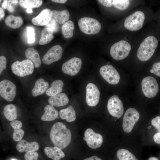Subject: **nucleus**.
Wrapping results in <instances>:
<instances>
[{
	"label": "nucleus",
	"instance_id": "f257e3e1",
	"mask_svg": "<svg viewBox=\"0 0 160 160\" xmlns=\"http://www.w3.org/2000/svg\"><path fill=\"white\" fill-rule=\"evenodd\" d=\"M50 137L54 145L62 149L70 144L71 134L70 129L64 124L57 122L53 124L51 129Z\"/></svg>",
	"mask_w": 160,
	"mask_h": 160
},
{
	"label": "nucleus",
	"instance_id": "f03ea898",
	"mask_svg": "<svg viewBox=\"0 0 160 160\" xmlns=\"http://www.w3.org/2000/svg\"><path fill=\"white\" fill-rule=\"evenodd\" d=\"M158 44L154 36H149L145 38L140 45L138 49L137 56L142 61H146L153 56Z\"/></svg>",
	"mask_w": 160,
	"mask_h": 160
},
{
	"label": "nucleus",
	"instance_id": "7ed1b4c3",
	"mask_svg": "<svg viewBox=\"0 0 160 160\" xmlns=\"http://www.w3.org/2000/svg\"><path fill=\"white\" fill-rule=\"evenodd\" d=\"M78 24L80 30L83 33L88 35L98 33L101 29V25L97 20L89 17L80 18Z\"/></svg>",
	"mask_w": 160,
	"mask_h": 160
},
{
	"label": "nucleus",
	"instance_id": "20e7f679",
	"mask_svg": "<svg viewBox=\"0 0 160 160\" xmlns=\"http://www.w3.org/2000/svg\"><path fill=\"white\" fill-rule=\"evenodd\" d=\"M131 46L126 41L122 40L114 44L111 47L110 54L115 60H120L126 58L130 51Z\"/></svg>",
	"mask_w": 160,
	"mask_h": 160
},
{
	"label": "nucleus",
	"instance_id": "39448f33",
	"mask_svg": "<svg viewBox=\"0 0 160 160\" xmlns=\"http://www.w3.org/2000/svg\"><path fill=\"white\" fill-rule=\"evenodd\" d=\"M145 19V15L142 12L136 11L125 19L124 26L126 29L131 31L138 30L142 27Z\"/></svg>",
	"mask_w": 160,
	"mask_h": 160
},
{
	"label": "nucleus",
	"instance_id": "423d86ee",
	"mask_svg": "<svg viewBox=\"0 0 160 160\" xmlns=\"http://www.w3.org/2000/svg\"><path fill=\"white\" fill-rule=\"evenodd\" d=\"M11 68L13 73L15 75L23 77L32 74L34 66L31 61L27 59L22 61H15L12 64Z\"/></svg>",
	"mask_w": 160,
	"mask_h": 160
},
{
	"label": "nucleus",
	"instance_id": "0eeeda50",
	"mask_svg": "<svg viewBox=\"0 0 160 160\" xmlns=\"http://www.w3.org/2000/svg\"><path fill=\"white\" fill-rule=\"evenodd\" d=\"M139 118V113L136 109L133 108L128 109L123 119L122 127L124 131L127 133L131 132Z\"/></svg>",
	"mask_w": 160,
	"mask_h": 160
},
{
	"label": "nucleus",
	"instance_id": "6e6552de",
	"mask_svg": "<svg viewBox=\"0 0 160 160\" xmlns=\"http://www.w3.org/2000/svg\"><path fill=\"white\" fill-rule=\"evenodd\" d=\"M141 86L143 92L147 97H154L159 92V85L156 79L153 77L144 78L142 81Z\"/></svg>",
	"mask_w": 160,
	"mask_h": 160
},
{
	"label": "nucleus",
	"instance_id": "1a4fd4ad",
	"mask_svg": "<svg viewBox=\"0 0 160 160\" xmlns=\"http://www.w3.org/2000/svg\"><path fill=\"white\" fill-rule=\"evenodd\" d=\"M100 73L104 79L111 84H116L119 81L120 75L112 65H108L102 66L100 69Z\"/></svg>",
	"mask_w": 160,
	"mask_h": 160
},
{
	"label": "nucleus",
	"instance_id": "9d476101",
	"mask_svg": "<svg viewBox=\"0 0 160 160\" xmlns=\"http://www.w3.org/2000/svg\"><path fill=\"white\" fill-rule=\"evenodd\" d=\"M16 88L12 82L4 79L0 82V95L8 101L13 100L15 96Z\"/></svg>",
	"mask_w": 160,
	"mask_h": 160
},
{
	"label": "nucleus",
	"instance_id": "9b49d317",
	"mask_svg": "<svg viewBox=\"0 0 160 160\" xmlns=\"http://www.w3.org/2000/svg\"><path fill=\"white\" fill-rule=\"evenodd\" d=\"M107 108L109 113L112 116L119 118L123 113L124 107L121 101L118 96L114 95L108 100Z\"/></svg>",
	"mask_w": 160,
	"mask_h": 160
},
{
	"label": "nucleus",
	"instance_id": "f8f14e48",
	"mask_svg": "<svg viewBox=\"0 0 160 160\" xmlns=\"http://www.w3.org/2000/svg\"><path fill=\"white\" fill-rule=\"evenodd\" d=\"M83 139L86 142L89 147L93 149L100 147L103 143L102 135L95 133L90 128L87 129L85 131Z\"/></svg>",
	"mask_w": 160,
	"mask_h": 160
},
{
	"label": "nucleus",
	"instance_id": "ddd939ff",
	"mask_svg": "<svg viewBox=\"0 0 160 160\" xmlns=\"http://www.w3.org/2000/svg\"><path fill=\"white\" fill-rule=\"evenodd\" d=\"M81 65L82 61L80 58L73 57L63 64L62 67V71L65 74L74 76L79 72Z\"/></svg>",
	"mask_w": 160,
	"mask_h": 160
},
{
	"label": "nucleus",
	"instance_id": "4468645a",
	"mask_svg": "<svg viewBox=\"0 0 160 160\" xmlns=\"http://www.w3.org/2000/svg\"><path fill=\"white\" fill-rule=\"evenodd\" d=\"M100 92L97 87L92 83H88L86 88V100L87 105L94 106L98 103Z\"/></svg>",
	"mask_w": 160,
	"mask_h": 160
},
{
	"label": "nucleus",
	"instance_id": "2eb2a0df",
	"mask_svg": "<svg viewBox=\"0 0 160 160\" xmlns=\"http://www.w3.org/2000/svg\"><path fill=\"white\" fill-rule=\"evenodd\" d=\"M63 49L59 45L52 47L46 52L42 58L43 63L46 65H49L57 61L61 58Z\"/></svg>",
	"mask_w": 160,
	"mask_h": 160
},
{
	"label": "nucleus",
	"instance_id": "dca6fc26",
	"mask_svg": "<svg viewBox=\"0 0 160 160\" xmlns=\"http://www.w3.org/2000/svg\"><path fill=\"white\" fill-rule=\"evenodd\" d=\"M51 11L49 9H43L38 16L32 18V23L38 26L46 25L52 18Z\"/></svg>",
	"mask_w": 160,
	"mask_h": 160
},
{
	"label": "nucleus",
	"instance_id": "f3484780",
	"mask_svg": "<svg viewBox=\"0 0 160 160\" xmlns=\"http://www.w3.org/2000/svg\"><path fill=\"white\" fill-rule=\"evenodd\" d=\"M39 145L37 142H28L24 139H22L19 141L16 145L17 150L21 153L36 151L39 149Z\"/></svg>",
	"mask_w": 160,
	"mask_h": 160
},
{
	"label": "nucleus",
	"instance_id": "a211bd4d",
	"mask_svg": "<svg viewBox=\"0 0 160 160\" xmlns=\"http://www.w3.org/2000/svg\"><path fill=\"white\" fill-rule=\"evenodd\" d=\"M69 98L64 93H61L56 95L50 96L48 100L49 104L53 106L60 107L66 105L69 102Z\"/></svg>",
	"mask_w": 160,
	"mask_h": 160
},
{
	"label": "nucleus",
	"instance_id": "6ab92c4d",
	"mask_svg": "<svg viewBox=\"0 0 160 160\" xmlns=\"http://www.w3.org/2000/svg\"><path fill=\"white\" fill-rule=\"evenodd\" d=\"M25 56L27 59L31 61L34 66L38 68L40 66L41 61L38 51L33 48L29 47L25 51Z\"/></svg>",
	"mask_w": 160,
	"mask_h": 160
},
{
	"label": "nucleus",
	"instance_id": "aec40b11",
	"mask_svg": "<svg viewBox=\"0 0 160 160\" xmlns=\"http://www.w3.org/2000/svg\"><path fill=\"white\" fill-rule=\"evenodd\" d=\"M10 124L14 129L12 135L13 140L19 142L22 139L24 134V131L21 129L22 127V123L20 121L15 120L11 121Z\"/></svg>",
	"mask_w": 160,
	"mask_h": 160
},
{
	"label": "nucleus",
	"instance_id": "412c9836",
	"mask_svg": "<svg viewBox=\"0 0 160 160\" xmlns=\"http://www.w3.org/2000/svg\"><path fill=\"white\" fill-rule=\"evenodd\" d=\"M44 152L49 158L53 160H59L65 156V154L62 150L55 146L45 147Z\"/></svg>",
	"mask_w": 160,
	"mask_h": 160
},
{
	"label": "nucleus",
	"instance_id": "4be33fe9",
	"mask_svg": "<svg viewBox=\"0 0 160 160\" xmlns=\"http://www.w3.org/2000/svg\"><path fill=\"white\" fill-rule=\"evenodd\" d=\"M49 86V83L42 78L38 79L36 82L32 91L34 96H37L44 94L47 91Z\"/></svg>",
	"mask_w": 160,
	"mask_h": 160
},
{
	"label": "nucleus",
	"instance_id": "5701e85b",
	"mask_svg": "<svg viewBox=\"0 0 160 160\" xmlns=\"http://www.w3.org/2000/svg\"><path fill=\"white\" fill-rule=\"evenodd\" d=\"M44 113L42 116L41 119L43 121H52L57 119L58 116V111L53 106L48 105L44 108Z\"/></svg>",
	"mask_w": 160,
	"mask_h": 160
},
{
	"label": "nucleus",
	"instance_id": "b1692460",
	"mask_svg": "<svg viewBox=\"0 0 160 160\" xmlns=\"http://www.w3.org/2000/svg\"><path fill=\"white\" fill-rule=\"evenodd\" d=\"M60 118L62 119H66L68 122L75 121L76 118L75 111L71 105L61 110L59 112Z\"/></svg>",
	"mask_w": 160,
	"mask_h": 160
},
{
	"label": "nucleus",
	"instance_id": "393cba45",
	"mask_svg": "<svg viewBox=\"0 0 160 160\" xmlns=\"http://www.w3.org/2000/svg\"><path fill=\"white\" fill-rule=\"evenodd\" d=\"M52 17L60 24H63L69 19L70 13L67 10L61 11L52 10L51 11Z\"/></svg>",
	"mask_w": 160,
	"mask_h": 160
},
{
	"label": "nucleus",
	"instance_id": "a878e982",
	"mask_svg": "<svg viewBox=\"0 0 160 160\" xmlns=\"http://www.w3.org/2000/svg\"><path fill=\"white\" fill-rule=\"evenodd\" d=\"M63 85L62 81L55 80L52 84L51 87L47 90L46 94L49 96H52L60 93L63 91Z\"/></svg>",
	"mask_w": 160,
	"mask_h": 160
},
{
	"label": "nucleus",
	"instance_id": "bb28decb",
	"mask_svg": "<svg viewBox=\"0 0 160 160\" xmlns=\"http://www.w3.org/2000/svg\"><path fill=\"white\" fill-rule=\"evenodd\" d=\"M3 113L5 118L9 121L15 120L17 117V108L13 104L6 105L4 108Z\"/></svg>",
	"mask_w": 160,
	"mask_h": 160
},
{
	"label": "nucleus",
	"instance_id": "cd10ccee",
	"mask_svg": "<svg viewBox=\"0 0 160 160\" xmlns=\"http://www.w3.org/2000/svg\"><path fill=\"white\" fill-rule=\"evenodd\" d=\"M5 23L6 25L9 27L16 29L19 28L22 25L23 20L20 17L10 15L6 18Z\"/></svg>",
	"mask_w": 160,
	"mask_h": 160
},
{
	"label": "nucleus",
	"instance_id": "c85d7f7f",
	"mask_svg": "<svg viewBox=\"0 0 160 160\" xmlns=\"http://www.w3.org/2000/svg\"><path fill=\"white\" fill-rule=\"evenodd\" d=\"M54 33L53 31L49 28L45 27L43 28L39 41V44L43 45L49 43L54 38L53 35Z\"/></svg>",
	"mask_w": 160,
	"mask_h": 160
},
{
	"label": "nucleus",
	"instance_id": "c756f323",
	"mask_svg": "<svg viewBox=\"0 0 160 160\" xmlns=\"http://www.w3.org/2000/svg\"><path fill=\"white\" fill-rule=\"evenodd\" d=\"M74 28V23L71 20H68L63 24L61 27V31L64 37L66 39L72 37Z\"/></svg>",
	"mask_w": 160,
	"mask_h": 160
},
{
	"label": "nucleus",
	"instance_id": "7c9ffc66",
	"mask_svg": "<svg viewBox=\"0 0 160 160\" xmlns=\"http://www.w3.org/2000/svg\"><path fill=\"white\" fill-rule=\"evenodd\" d=\"M116 155L119 160H138L134 155L128 150L124 149L119 150Z\"/></svg>",
	"mask_w": 160,
	"mask_h": 160
},
{
	"label": "nucleus",
	"instance_id": "2f4dec72",
	"mask_svg": "<svg viewBox=\"0 0 160 160\" xmlns=\"http://www.w3.org/2000/svg\"><path fill=\"white\" fill-rule=\"evenodd\" d=\"M43 1L41 0H20V4L24 8H37L42 5Z\"/></svg>",
	"mask_w": 160,
	"mask_h": 160
},
{
	"label": "nucleus",
	"instance_id": "473e14b6",
	"mask_svg": "<svg viewBox=\"0 0 160 160\" xmlns=\"http://www.w3.org/2000/svg\"><path fill=\"white\" fill-rule=\"evenodd\" d=\"M129 0H112V5L116 8L123 10L126 9L128 6Z\"/></svg>",
	"mask_w": 160,
	"mask_h": 160
},
{
	"label": "nucleus",
	"instance_id": "72a5a7b5",
	"mask_svg": "<svg viewBox=\"0 0 160 160\" xmlns=\"http://www.w3.org/2000/svg\"><path fill=\"white\" fill-rule=\"evenodd\" d=\"M34 30L31 27L27 28V41L29 43H33L35 40Z\"/></svg>",
	"mask_w": 160,
	"mask_h": 160
},
{
	"label": "nucleus",
	"instance_id": "f704fd0d",
	"mask_svg": "<svg viewBox=\"0 0 160 160\" xmlns=\"http://www.w3.org/2000/svg\"><path fill=\"white\" fill-rule=\"evenodd\" d=\"M39 154L35 151L26 152L24 155L25 160H37Z\"/></svg>",
	"mask_w": 160,
	"mask_h": 160
},
{
	"label": "nucleus",
	"instance_id": "c9c22d12",
	"mask_svg": "<svg viewBox=\"0 0 160 160\" xmlns=\"http://www.w3.org/2000/svg\"><path fill=\"white\" fill-rule=\"evenodd\" d=\"M56 22L54 18H52L49 23L46 25V27L51 29L54 32H56L58 29Z\"/></svg>",
	"mask_w": 160,
	"mask_h": 160
},
{
	"label": "nucleus",
	"instance_id": "e433bc0d",
	"mask_svg": "<svg viewBox=\"0 0 160 160\" xmlns=\"http://www.w3.org/2000/svg\"><path fill=\"white\" fill-rule=\"evenodd\" d=\"M160 63L157 62L153 64L152 66V69L150 71L151 73H153L159 77L160 76Z\"/></svg>",
	"mask_w": 160,
	"mask_h": 160
},
{
	"label": "nucleus",
	"instance_id": "4c0bfd02",
	"mask_svg": "<svg viewBox=\"0 0 160 160\" xmlns=\"http://www.w3.org/2000/svg\"><path fill=\"white\" fill-rule=\"evenodd\" d=\"M151 124L158 130V132L160 131V117L157 116L153 119L151 121Z\"/></svg>",
	"mask_w": 160,
	"mask_h": 160
},
{
	"label": "nucleus",
	"instance_id": "58836bf2",
	"mask_svg": "<svg viewBox=\"0 0 160 160\" xmlns=\"http://www.w3.org/2000/svg\"><path fill=\"white\" fill-rule=\"evenodd\" d=\"M7 65V59L4 56H0V74L2 71L6 69Z\"/></svg>",
	"mask_w": 160,
	"mask_h": 160
},
{
	"label": "nucleus",
	"instance_id": "ea45409f",
	"mask_svg": "<svg viewBox=\"0 0 160 160\" xmlns=\"http://www.w3.org/2000/svg\"><path fill=\"white\" fill-rule=\"evenodd\" d=\"M102 5L107 7L112 6V0H98L97 1Z\"/></svg>",
	"mask_w": 160,
	"mask_h": 160
},
{
	"label": "nucleus",
	"instance_id": "a19ab883",
	"mask_svg": "<svg viewBox=\"0 0 160 160\" xmlns=\"http://www.w3.org/2000/svg\"><path fill=\"white\" fill-rule=\"evenodd\" d=\"M12 4L11 0H8L7 9L10 12H12L14 11V8L12 5Z\"/></svg>",
	"mask_w": 160,
	"mask_h": 160
},
{
	"label": "nucleus",
	"instance_id": "79ce46f5",
	"mask_svg": "<svg viewBox=\"0 0 160 160\" xmlns=\"http://www.w3.org/2000/svg\"><path fill=\"white\" fill-rule=\"evenodd\" d=\"M160 133L158 132L155 134L153 136V139L155 142L157 143H160Z\"/></svg>",
	"mask_w": 160,
	"mask_h": 160
},
{
	"label": "nucleus",
	"instance_id": "37998d69",
	"mask_svg": "<svg viewBox=\"0 0 160 160\" xmlns=\"http://www.w3.org/2000/svg\"><path fill=\"white\" fill-rule=\"evenodd\" d=\"M83 160H102L96 156H93L86 158Z\"/></svg>",
	"mask_w": 160,
	"mask_h": 160
},
{
	"label": "nucleus",
	"instance_id": "c03bdc74",
	"mask_svg": "<svg viewBox=\"0 0 160 160\" xmlns=\"http://www.w3.org/2000/svg\"><path fill=\"white\" fill-rule=\"evenodd\" d=\"M4 15L5 13L3 9L0 7V21L4 17Z\"/></svg>",
	"mask_w": 160,
	"mask_h": 160
},
{
	"label": "nucleus",
	"instance_id": "a18cd8bd",
	"mask_svg": "<svg viewBox=\"0 0 160 160\" xmlns=\"http://www.w3.org/2000/svg\"><path fill=\"white\" fill-rule=\"evenodd\" d=\"M52 1L57 3L63 4L65 3L67 0H52Z\"/></svg>",
	"mask_w": 160,
	"mask_h": 160
},
{
	"label": "nucleus",
	"instance_id": "49530a36",
	"mask_svg": "<svg viewBox=\"0 0 160 160\" xmlns=\"http://www.w3.org/2000/svg\"><path fill=\"white\" fill-rule=\"evenodd\" d=\"M7 1L8 0H4V1L1 5V7L2 8L4 9H7Z\"/></svg>",
	"mask_w": 160,
	"mask_h": 160
},
{
	"label": "nucleus",
	"instance_id": "de8ad7c7",
	"mask_svg": "<svg viewBox=\"0 0 160 160\" xmlns=\"http://www.w3.org/2000/svg\"><path fill=\"white\" fill-rule=\"evenodd\" d=\"M26 12L28 13H32L33 11L32 9L31 8H28L26 9Z\"/></svg>",
	"mask_w": 160,
	"mask_h": 160
},
{
	"label": "nucleus",
	"instance_id": "09e8293b",
	"mask_svg": "<svg viewBox=\"0 0 160 160\" xmlns=\"http://www.w3.org/2000/svg\"><path fill=\"white\" fill-rule=\"evenodd\" d=\"M148 160H159V159L156 157H151L149 158Z\"/></svg>",
	"mask_w": 160,
	"mask_h": 160
},
{
	"label": "nucleus",
	"instance_id": "8fccbe9b",
	"mask_svg": "<svg viewBox=\"0 0 160 160\" xmlns=\"http://www.w3.org/2000/svg\"><path fill=\"white\" fill-rule=\"evenodd\" d=\"M11 2L13 4H16L17 3L18 1L16 0H11Z\"/></svg>",
	"mask_w": 160,
	"mask_h": 160
},
{
	"label": "nucleus",
	"instance_id": "3c124183",
	"mask_svg": "<svg viewBox=\"0 0 160 160\" xmlns=\"http://www.w3.org/2000/svg\"><path fill=\"white\" fill-rule=\"evenodd\" d=\"M151 126H149V127H148V129H150V128H151Z\"/></svg>",
	"mask_w": 160,
	"mask_h": 160
},
{
	"label": "nucleus",
	"instance_id": "603ef678",
	"mask_svg": "<svg viewBox=\"0 0 160 160\" xmlns=\"http://www.w3.org/2000/svg\"><path fill=\"white\" fill-rule=\"evenodd\" d=\"M11 160H17L16 159H12Z\"/></svg>",
	"mask_w": 160,
	"mask_h": 160
},
{
	"label": "nucleus",
	"instance_id": "864d4df0",
	"mask_svg": "<svg viewBox=\"0 0 160 160\" xmlns=\"http://www.w3.org/2000/svg\"><path fill=\"white\" fill-rule=\"evenodd\" d=\"M1 0H0V2H1Z\"/></svg>",
	"mask_w": 160,
	"mask_h": 160
}]
</instances>
